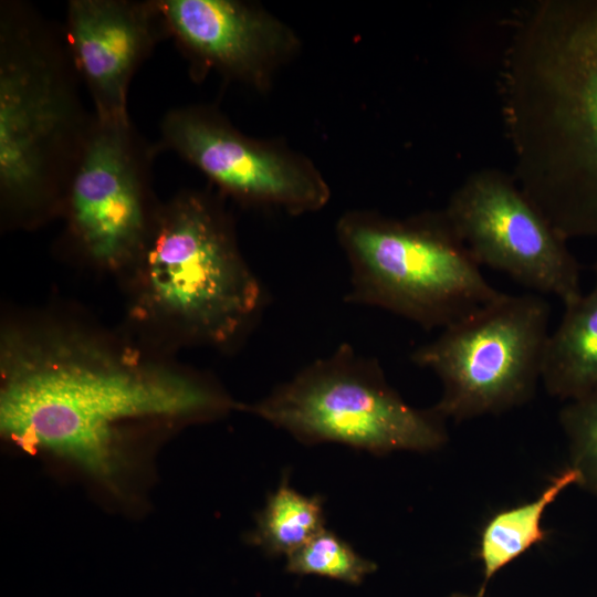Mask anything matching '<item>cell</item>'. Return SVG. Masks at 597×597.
I'll return each instance as SVG.
<instances>
[{
    "label": "cell",
    "instance_id": "2e32d148",
    "mask_svg": "<svg viewBox=\"0 0 597 597\" xmlns=\"http://www.w3.org/2000/svg\"><path fill=\"white\" fill-rule=\"evenodd\" d=\"M285 568L297 575H316L352 585L374 573L376 564L326 528L286 556Z\"/></svg>",
    "mask_w": 597,
    "mask_h": 597
},
{
    "label": "cell",
    "instance_id": "4fadbf2b",
    "mask_svg": "<svg viewBox=\"0 0 597 597\" xmlns=\"http://www.w3.org/2000/svg\"><path fill=\"white\" fill-rule=\"evenodd\" d=\"M594 272L591 290L564 305L545 347L541 381L566 402L597 389V261Z\"/></svg>",
    "mask_w": 597,
    "mask_h": 597
},
{
    "label": "cell",
    "instance_id": "52a82bcc",
    "mask_svg": "<svg viewBox=\"0 0 597 597\" xmlns=\"http://www.w3.org/2000/svg\"><path fill=\"white\" fill-rule=\"evenodd\" d=\"M549 317L542 295L502 293L416 348L411 362L442 386L432 409L463 421L530 401L542 378Z\"/></svg>",
    "mask_w": 597,
    "mask_h": 597
},
{
    "label": "cell",
    "instance_id": "8992f818",
    "mask_svg": "<svg viewBox=\"0 0 597 597\" xmlns=\"http://www.w3.org/2000/svg\"><path fill=\"white\" fill-rule=\"evenodd\" d=\"M306 444L342 443L374 454L427 452L448 440L432 408L408 405L379 363L347 344L300 370L268 397L238 406Z\"/></svg>",
    "mask_w": 597,
    "mask_h": 597
},
{
    "label": "cell",
    "instance_id": "9a60e30c",
    "mask_svg": "<svg viewBox=\"0 0 597 597\" xmlns=\"http://www.w3.org/2000/svg\"><path fill=\"white\" fill-rule=\"evenodd\" d=\"M323 499L293 489L286 476L256 517L253 544L271 556L290 555L325 528Z\"/></svg>",
    "mask_w": 597,
    "mask_h": 597
},
{
    "label": "cell",
    "instance_id": "9c48e42d",
    "mask_svg": "<svg viewBox=\"0 0 597 597\" xmlns=\"http://www.w3.org/2000/svg\"><path fill=\"white\" fill-rule=\"evenodd\" d=\"M475 262L563 305L577 300L580 269L566 239L514 181L503 174H473L444 210Z\"/></svg>",
    "mask_w": 597,
    "mask_h": 597
},
{
    "label": "cell",
    "instance_id": "7a4b0ae2",
    "mask_svg": "<svg viewBox=\"0 0 597 597\" xmlns=\"http://www.w3.org/2000/svg\"><path fill=\"white\" fill-rule=\"evenodd\" d=\"M504 87L521 190L566 240L597 239V0L537 6Z\"/></svg>",
    "mask_w": 597,
    "mask_h": 597
},
{
    "label": "cell",
    "instance_id": "ac0fdd59",
    "mask_svg": "<svg viewBox=\"0 0 597 597\" xmlns=\"http://www.w3.org/2000/svg\"><path fill=\"white\" fill-rule=\"evenodd\" d=\"M448 597H482V596H480V595L479 596H468V595L455 593V594H452V595H450Z\"/></svg>",
    "mask_w": 597,
    "mask_h": 597
},
{
    "label": "cell",
    "instance_id": "3957f363",
    "mask_svg": "<svg viewBox=\"0 0 597 597\" xmlns=\"http://www.w3.org/2000/svg\"><path fill=\"white\" fill-rule=\"evenodd\" d=\"M63 31L31 4H0V197L31 226L62 213L95 115L85 111Z\"/></svg>",
    "mask_w": 597,
    "mask_h": 597
},
{
    "label": "cell",
    "instance_id": "ba28073f",
    "mask_svg": "<svg viewBox=\"0 0 597 597\" xmlns=\"http://www.w3.org/2000/svg\"><path fill=\"white\" fill-rule=\"evenodd\" d=\"M158 149L130 121L95 117L61 213L71 242L94 264L116 270L140 254L159 208L151 191Z\"/></svg>",
    "mask_w": 597,
    "mask_h": 597
},
{
    "label": "cell",
    "instance_id": "7c38bea8",
    "mask_svg": "<svg viewBox=\"0 0 597 597\" xmlns=\"http://www.w3.org/2000/svg\"><path fill=\"white\" fill-rule=\"evenodd\" d=\"M167 38L196 67L261 84L270 63L289 49L281 23L235 0H155Z\"/></svg>",
    "mask_w": 597,
    "mask_h": 597
},
{
    "label": "cell",
    "instance_id": "5b68a950",
    "mask_svg": "<svg viewBox=\"0 0 597 597\" xmlns=\"http://www.w3.org/2000/svg\"><path fill=\"white\" fill-rule=\"evenodd\" d=\"M337 233L350 265V303L443 329L502 294L444 211L406 220L348 213Z\"/></svg>",
    "mask_w": 597,
    "mask_h": 597
},
{
    "label": "cell",
    "instance_id": "277c9868",
    "mask_svg": "<svg viewBox=\"0 0 597 597\" xmlns=\"http://www.w3.org/2000/svg\"><path fill=\"white\" fill-rule=\"evenodd\" d=\"M134 264L145 317L192 342H235L263 304L261 284L226 214L199 191H182L159 206Z\"/></svg>",
    "mask_w": 597,
    "mask_h": 597
},
{
    "label": "cell",
    "instance_id": "30bf717a",
    "mask_svg": "<svg viewBox=\"0 0 597 597\" xmlns=\"http://www.w3.org/2000/svg\"><path fill=\"white\" fill-rule=\"evenodd\" d=\"M159 149L175 151L221 190L248 203L315 211L327 202L324 179L305 160L249 138L209 107L167 112Z\"/></svg>",
    "mask_w": 597,
    "mask_h": 597
},
{
    "label": "cell",
    "instance_id": "e0dca14e",
    "mask_svg": "<svg viewBox=\"0 0 597 597\" xmlns=\"http://www.w3.org/2000/svg\"><path fill=\"white\" fill-rule=\"evenodd\" d=\"M559 423L577 485L597 498V389L567 401L559 411Z\"/></svg>",
    "mask_w": 597,
    "mask_h": 597
},
{
    "label": "cell",
    "instance_id": "8fae6325",
    "mask_svg": "<svg viewBox=\"0 0 597 597\" xmlns=\"http://www.w3.org/2000/svg\"><path fill=\"white\" fill-rule=\"evenodd\" d=\"M63 34L95 117L130 121L132 78L167 38L155 0H70Z\"/></svg>",
    "mask_w": 597,
    "mask_h": 597
},
{
    "label": "cell",
    "instance_id": "6da1fadb",
    "mask_svg": "<svg viewBox=\"0 0 597 597\" xmlns=\"http://www.w3.org/2000/svg\"><path fill=\"white\" fill-rule=\"evenodd\" d=\"M235 405L206 377L64 327L7 333L1 347L0 429L103 482L122 471L136 427L201 421Z\"/></svg>",
    "mask_w": 597,
    "mask_h": 597
},
{
    "label": "cell",
    "instance_id": "5bb4252c",
    "mask_svg": "<svg viewBox=\"0 0 597 597\" xmlns=\"http://www.w3.org/2000/svg\"><path fill=\"white\" fill-rule=\"evenodd\" d=\"M577 482L576 471L568 467L555 475L536 499L500 511L485 523L478 549L484 576L480 596L502 568L545 540L546 532L541 525L545 511L564 490Z\"/></svg>",
    "mask_w": 597,
    "mask_h": 597
}]
</instances>
